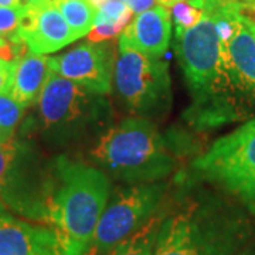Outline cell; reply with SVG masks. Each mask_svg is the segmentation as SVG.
<instances>
[{"mask_svg": "<svg viewBox=\"0 0 255 255\" xmlns=\"http://www.w3.org/2000/svg\"><path fill=\"white\" fill-rule=\"evenodd\" d=\"M20 143L21 142L16 140L14 137L0 143V186H1V183L4 180V176L7 173L14 156L17 155Z\"/></svg>", "mask_w": 255, "mask_h": 255, "instance_id": "21", "label": "cell"}, {"mask_svg": "<svg viewBox=\"0 0 255 255\" xmlns=\"http://www.w3.org/2000/svg\"><path fill=\"white\" fill-rule=\"evenodd\" d=\"M250 233L244 214L203 191L166 214L155 255H237L248 244Z\"/></svg>", "mask_w": 255, "mask_h": 255, "instance_id": "1", "label": "cell"}, {"mask_svg": "<svg viewBox=\"0 0 255 255\" xmlns=\"http://www.w3.org/2000/svg\"><path fill=\"white\" fill-rule=\"evenodd\" d=\"M121 34L139 51L152 57H162L169 48L172 36L169 11L163 6L146 10L137 14Z\"/></svg>", "mask_w": 255, "mask_h": 255, "instance_id": "13", "label": "cell"}, {"mask_svg": "<svg viewBox=\"0 0 255 255\" xmlns=\"http://www.w3.org/2000/svg\"><path fill=\"white\" fill-rule=\"evenodd\" d=\"M112 78L119 101L135 117L157 118L170 110L173 97L167 63L136 50L124 34L119 36Z\"/></svg>", "mask_w": 255, "mask_h": 255, "instance_id": "6", "label": "cell"}, {"mask_svg": "<svg viewBox=\"0 0 255 255\" xmlns=\"http://www.w3.org/2000/svg\"><path fill=\"white\" fill-rule=\"evenodd\" d=\"M132 16L133 11L128 7L125 0H110L98 9L94 24H115L125 30Z\"/></svg>", "mask_w": 255, "mask_h": 255, "instance_id": "19", "label": "cell"}, {"mask_svg": "<svg viewBox=\"0 0 255 255\" xmlns=\"http://www.w3.org/2000/svg\"><path fill=\"white\" fill-rule=\"evenodd\" d=\"M24 6L20 27L10 38L23 41L30 53L50 54L78 40L54 3Z\"/></svg>", "mask_w": 255, "mask_h": 255, "instance_id": "10", "label": "cell"}, {"mask_svg": "<svg viewBox=\"0 0 255 255\" xmlns=\"http://www.w3.org/2000/svg\"><path fill=\"white\" fill-rule=\"evenodd\" d=\"M6 209H7V207L4 206V203L0 200V217H3V216L6 214Z\"/></svg>", "mask_w": 255, "mask_h": 255, "instance_id": "30", "label": "cell"}, {"mask_svg": "<svg viewBox=\"0 0 255 255\" xmlns=\"http://www.w3.org/2000/svg\"><path fill=\"white\" fill-rule=\"evenodd\" d=\"M237 255H255V241L253 243H248Z\"/></svg>", "mask_w": 255, "mask_h": 255, "instance_id": "24", "label": "cell"}, {"mask_svg": "<svg viewBox=\"0 0 255 255\" xmlns=\"http://www.w3.org/2000/svg\"><path fill=\"white\" fill-rule=\"evenodd\" d=\"M26 6L18 4L11 7H0V37L10 38L20 27Z\"/></svg>", "mask_w": 255, "mask_h": 255, "instance_id": "20", "label": "cell"}, {"mask_svg": "<svg viewBox=\"0 0 255 255\" xmlns=\"http://www.w3.org/2000/svg\"><path fill=\"white\" fill-rule=\"evenodd\" d=\"M244 23H246L247 28L250 30V33H251L255 38V20L254 18L250 17V16L247 14V11H246V16H244Z\"/></svg>", "mask_w": 255, "mask_h": 255, "instance_id": "25", "label": "cell"}, {"mask_svg": "<svg viewBox=\"0 0 255 255\" xmlns=\"http://www.w3.org/2000/svg\"><path fill=\"white\" fill-rule=\"evenodd\" d=\"M23 4V0H0V7H11Z\"/></svg>", "mask_w": 255, "mask_h": 255, "instance_id": "26", "label": "cell"}, {"mask_svg": "<svg viewBox=\"0 0 255 255\" xmlns=\"http://www.w3.org/2000/svg\"><path fill=\"white\" fill-rule=\"evenodd\" d=\"M176 55L193 102L184 118L199 129L219 127L234 118L233 85L221 57V43L213 13L204 6L200 21L176 34Z\"/></svg>", "mask_w": 255, "mask_h": 255, "instance_id": "2", "label": "cell"}, {"mask_svg": "<svg viewBox=\"0 0 255 255\" xmlns=\"http://www.w3.org/2000/svg\"><path fill=\"white\" fill-rule=\"evenodd\" d=\"M166 214V211L156 213L142 227L114 247L107 255H155L159 230Z\"/></svg>", "mask_w": 255, "mask_h": 255, "instance_id": "15", "label": "cell"}, {"mask_svg": "<svg viewBox=\"0 0 255 255\" xmlns=\"http://www.w3.org/2000/svg\"><path fill=\"white\" fill-rule=\"evenodd\" d=\"M91 157L104 173L127 184L162 182L176 167L155 124L140 117L112 125L94 145Z\"/></svg>", "mask_w": 255, "mask_h": 255, "instance_id": "4", "label": "cell"}, {"mask_svg": "<svg viewBox=\"0 0 255 255\" xmlns=\"http://www.w3.org/2000/svg\"><path fill=\"white\" fill-rule=\"evenodd\" d=\"M16 64H17V60L14 61L0 60V94L9 91Z\"/></svg>", "mask_w": 255, "mask_h": 255, "instance_id": "22", "label": "cell"}, {"mask_svg": "<svg viewBox=\"0 0 255 255\" xmlns=\"http://www.w3.org/2000/svg\"><path fill=\"white\" fill-rule=\"evenodd\" d=\"M77 38L88 36L95 23L97 11L90 0H53Z\"/></svg>", "mask_w": 255, "mask_h": 255, "instance_id": "16", "label": "cell"}, {"mask_svg": "<svg viewBox=\"0 0 255 255\" xmlns=\"http://www.w3.org/2000/svg\"><path fill=\"white\" fill-rule=\"evenodd\" d=\"M0 255H68L60 233L51 226L0 217Z\"/></svg>", "mask_w": 255, "mask_h": 255, "instance_id": "11", "label": "cell"}, {"mask_svg": "<svg viewBox=\"0 0 255 255\" xmlns=\"http://www.w3.org/2000/svg\"><path fill=\"white\" fill-rule=\"evenodd\" d=\"M241 21L227 41L221 43V57L233 88L255 95V38Z\"/></svg>", "mask_w": 255, "mask_h": 255, "instance_id": "12", "label": "cell"}, {"mask_svg": "<svg viewBox=\"0 0 255 255\" xmlns=\"http://www.w3.org/2000/svg\"><path fill=\"white\" fill-rule=\"evenodd\" d=\"M53 3V0H23V4H44Z\"/></svg>", "mask_w": 255, "mask_h": 255, "instance_id": "28", "label": "cell"}, {"mask_svg": "<svg viewBox=\"0 0 255 255\" xmlns=\"http://www.w3.org/2000/svg\"><path fill=\"white\" fill-rule=\"evenodd\" d=\"M53 177L48 226L60 233L68 255H85L110 200V179L98 167L67 156L53 162Z\"/></svg>", "mask_w": 255, "mask_h": 255, "instance_id": "3", "label": "cell"}, {"mask_svg": "<svg viewBox=\"0 0 255 255\" xmlns=\"http://www.w3.org/2000/svg\"><path fill=\"white\" fill-rule=\"evenodd\" d=\"M169 183L132 184L114 191L101 216L85 255H107L153 217L163 201Z\"/></svg>", "mask_w": 255, "mask_h": 255, "instance_id": "8", "label": "cell"}, {"mask_svg": "<svg viewBox=\"0 0 255 255\" xmlns=\"http://www.w3.org/2000/svg\"><path fill=\"white\" fill-rule=\"evenodd\" d=\"M48 74V57L27 51L17 60L9 92L14 100L28 107L38 100Z\"/></svg>", "mask_w": 255, "mask_h": 255, "instance_id": "14", "label": "cell"}, {"mask_svg": "<svg viewBox=\"0 0 255 255\" xmlns=\"http://www.w3.org/2000/svg\"><path fill=\"white\" fill-rule=\"evenodd\" d=\"M193 169L255 209V119L217 139L193 162Z\"/></svg>", "mask_w": 255, "mask_h": 255, "instance_id": "7", "label": "cell"}, {"mask_svg": "<svg viewBox=\"0 0 255 255\" xmlns=\"http://www.w3.org/2000/svg\"><path fill=\"white\" fill-rule=\"evenodd\" d=\"M37 102L41 133L58 147H77L98 140L112 127L110 101L53 71Z\"/></svg>", "mask_w": 255, "mask_h": 255, "instance_id": "5", "label": "cell"}, {"mask_svg": "<svg viewBox=\"0 0 255 255\" xmlns=\"http://www.w3.org/2000/svg\"><path fill=\"white\" fill-rule=\"evenodd\" d=\"M176 26V34L194 27L204 14V0H184L169 7Z\"/></svg>", "mask_w": 255, "mask_h": 255, "instance_id": "18", "label": "cell"}, {"mask_svg": "<svg viewBox=\"0 0 255 255\" xmlns=\"http://www.w3.org/2000/svg\"><path fill=\"white\" fill-rule=\"evenodd\" d=\"M26 105L14 100L9 91L0 94V143L14 137Z\"/></svg>", "mask_w": 255, "mask_h": 255, "instance_id": "17", "label": "cell"}, {"mask_svg": "<svg viewBox=\"0 0 255 255\" xmlns=\"http://www.w3.org/2000/svg\"><path fill=\"white\" fill-rule=\"evenodd\" d=\"M160 4H163V6H167V7H170V6H173L174 3H179V1H184V0H157Z\"/></svg>", "mask_w": 255, "mask_h": 255, "instance_id": "29", "label": "cell"}, {"mask_svg": "<svg viewBox=\"0 0 255 255\" xmlns=\"http://www.w3.org/2000/svg\"><path fill=\"white\" fill-rule=\"evenodd\" d=\"M244 6H246L247 13H253L255 14V0H243Z\"/></svg>", "mask_w": 255, "mask_h": 255, "instance_id": "27", "label": "cell"}, {"mask_svg": "<svg viewBox=\"0 0 255 255\" xmlns=\"http://www.w3.org/2000/svg\"><path fill=\"white\" fill-rule=\"evenodd\" d=\"M125 3L133 11V14H140L146 10L153 9L157 6V0H125Z\"/></svg>", "mask_w": 255, "mask_h": 255, "instance_id": "23", "label": "cell"}, {"mask_svg": "<svg viewBox=\"0 0 255 255\" xmlns=\"http://www.w3.org/2000/svg\"><path fill=\"white\" fill-rule=\"evenodd\" d=\"M114 48L108 43H84L68 53L48 57L50 71L61 75L84 88L107 95L111 92L114 65Z\"/></svg>", "mask_w": 255, "mask_h": 255, "instance_id": "9", "label": "cell"}]
</instances>
